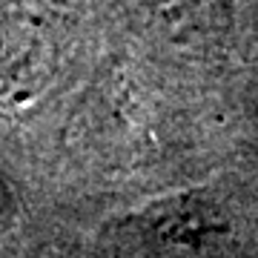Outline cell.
I'll list each match as a JSON object with an SVG mask.
<instances>
[{
    "mask_svg": "<svg viewBox=\"0 0 258 258\" xmlns=\"http://www.w3.org/2000/svg\"><path fill=\"white\" fill-rule=\"evenodd\" d=\"M6 218H9V201H6V189L0 186V232L6 227Z\"/></svg>",
    "mask_w": 258,
    "mask_h": 258,
    "instance_id": "cell-1",
    "label": "cell"
}]
</instances>
